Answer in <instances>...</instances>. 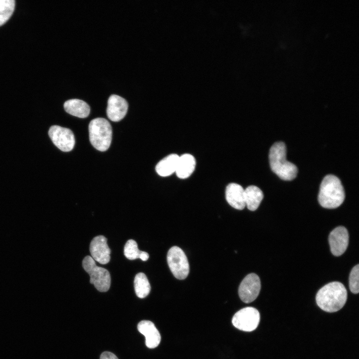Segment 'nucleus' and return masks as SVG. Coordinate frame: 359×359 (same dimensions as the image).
I'll use <instances>...</instances> for the list:
<instances>
[{"instance_id":"obj_10","label":"nucleus","mask_w":359,"mask_h":359,"mask_svg":"<svg viewBox=\"0 0 359 359\" xmlns=\"http://www.w3.org/2000/svg\"><path fill=\"white\" fill-rule=\"evenodd\" d=\"M328 239L332 253L336 256H341L348 246V231L344 226H338L330 232Z\"/></svg>"},{"instance_id":"obj_2","label":"nucleus","mask_w":359,"mask_h":359,"mask_svg":"<svg viewBox=\"0 0 359 359\" xmlns=\"http://www.w3.org/2000/svg\"><path fill=\"white\" fill-rule=\"evenodd\" d=\"M345 193L340 180L333 175L326 176L322 180L318 194V201L324 208L334 209L344 202Z\"/></svg>"},{"instance_id":"obj_15","label":"nucleus","mask_w":359,"mask_h":359,"mask_svg":"<svg viewBox=\"0 0 359 359\" xmlns=\"http://www.w3.org/2000/svg\"><path fill=\"white\" fill-rule=\"evenodd\" d=\"M196 165L195 158L189 154L179 157L176 173L178 178L182 179L189 177L193 172Z\"/></svg>"},{"instance_id":"obj_11","label":"nucleus","mask_w":359,"mask_h":359,"mask_svg":"<svg viewBox=\"0 0 359 359\" xmlns=\"http://www.w3.org/2000/svg\"><path fill=\"white\" fill-rule=\"evenodd\" d=\"M107 241L105 237L98 235L93 238L90 244L91 257L102 264L108 263L110 260L111 250Z\"/></svg>"},{"instance_id":"obj_21","label":"nucleus","mask_w":359,"mask_h":359,"mask_svg":"<svg viewBox=\"0 0 359 359\" xmlns=\"http://www.w3.org/2000/svg\"><path fill=\"white\" fill-rule=\"evenodd\" d=\"M141 251L139 250L137 242L133 240L130 239L126 243L124 253L125 257L129 260H134L139 258Z\"/></svg>"},{"instance_id":"obj_22","label":"nucleus","mask_w":359,"mask_h":359,"mask_svg":"<svg viewBox=\"0 0 359 359\" xmlns=\"http://www.w3.org/2000/svg\"><path fill=\"white\" fill-rule=\"evenodd\" d=\"M349 287L354 294L359 292V265L357 264L352 269L349 276Z\"/></svg>"},{"instance_id":"obj_19","label":"nucleus","mask_w":359,"mask_h":359,"mask_svg":"<svg viewBox=\"0 0 359 359\" xmlns=\"http://www.w3.org/2000/svg\"><path fill=\"white\" fill-rule=\"evenodd\" d=\"M134 283L135 293L139 298H144L149 295L151 286L144 273L141 272L136 274Z\"/></svg>"},{"instance_id":"obj_6","label":"nucleus","mask_w":359,"mask_h":359,"mask_svg":"<svg viewBox=\"0 0 359 359\" xmlns=\"http://www.w3.org/2000/svg\"><path fill=\"white\" fill-rule=\"evenodd\" d=\"M167 262L169 268L177 279H184L189 272V266L186 255L178 246L171 247L167 254Z\"/></svg>"},{"instance_id":"obj_23","label":"nucleus","mask_w":359,"mask_h":359,"mask_svg":"<svg viewBox=\"0 0 359 359\" xmlns=\"http://www.w3.org/2000/svg\"><path fill=\"white\" fill-rule=\"evenodd\" d=\"M100 359H118V358L111 352H104L101 354Z\"/></svg>"},{"instance_id":"obj_16","label":"nucleus","mask_w":359,"mask_h":359,"mask_svg":"<svg viewBox=\"0 0 359 359\" xmlns=\"http://www.w3.org/2000/svg\"><path fill=\"white\" fill-rule=\"evenodd\" d=\"M64 108L66 112L69 114L80 118L87 117L90 111L88 104L78 99H72L65 101Z\"/></svg>"},{"instance_id":"obj_5","label":"nucleus","mask_w":359,"mask_h":359,"mask_svg":"<svg viewBox=\"0 0 359 359\" xmlns=\"http://www.w3.org/2000/svg\"><path fill=\"white\" fill-rule=\"evenodd\" d=\"M82 266L90 275V283L100 292L107 291L110 287L111 277L109 271L96 264L90 256H86L82 261Z\"/></svg>"},{"instance_id":"obj_17","label":"nucleus","mask_w":359,"mask_h":359,"mask_svg":"<svg viewBox=\"0 0 359 359\" xmlns=\"http://www.w3.org/2000/svg\"><path fill=\"white\" fill-rule=\"evenodd\" d=\"M179 157L170 154L161 160L156 166L157 174L162 177L169 176L176 172Z\"/></svg>"},{"instance_id":"obj_20","label":"nucleus","mask_w":359,"mask_h":359,"mask_svg":"<svg viewBox=\"0 0 359 359\" xmlns=\"http://www.w3.org/2000/svg\"><path fill=\"white\" fill-rule=\"evenodd\" d=\"M14 0H0V26L9 19L14 11Z\"/></svg>"},{"instance_id":"obj_24","label":"nucleus","mask_w":359,"mask_h":359,"mask_svg":"<svg viewBox=\"0 0 359 359\" xmlns=\"http://www.w3.org/2000/svg\"><path fill=\"white\" fill-rule=\"evenodd\" d=\"M149 257V255L147 252L141 251L139 258H140L142 261H146L148 259Z\"/></svg>"},{"instance_id":"obj_7","label":"nucleus","mask_w":359,"mask_h":359,"mask_svg":"<svg viewBox=\"0 0 359 359\" xmlns=\"http://www.w3.org/2000/svg\"><path fill=\"white\" fill-rule=\"evenodd\" d=\"M260 322L259 311L252 307H247L237 311L232 319L233 325L237 329L251 332L255 330Z\"/></svg>"},{"instance_id":"obj_3","label":"nucleus","mask_w":359,"mask_h":359,"mask_svg":"<svg viewBox=\"0 0 359 359\" xmlns=\"http://www.w3.org/2000/svg\"><path fill=\"white\" fill-rule=\"evenodd\" d=\"M286 147L282 142L275 143L270 148L269 160L271 169L281 179L292 180L298 173L297 167L286 160Z\"/></svg>"},{"instance_id":"obj_18","label":"nucleus","mask_w":359,"mask_h":359,"mask_svg":"<svg viewBox=\"0 0 359 359\" xmlns=\"http://www.w3.org/2000/svg\"><path fill=\"white\" fill-rule=\"evenodd\" d=\"M263 197L262 191L256 186L250 185L244 189L245 206L251 211L258 208Z\"/></svg>"},{"instance_id":"obj_9","label":"nucleus","mask_w":359,"mask_h":359,"mask_svg":"<svg viewBox=\"0 0 359 359\" xmlns=\"http://www.w3.org/2000/svg\"><path fill=\"white\" fill-rule=\"evenodd\" d=\"M261 289L259 277L255 273L248 274L242 280L238 288L240 299L245 303L254 301L258 297Z\"/></svg>"},{"instance_id":"obj_8","label":"nucleus","mask_w":359,"mask_h":359,"mask_svg":"<svg viewBox=\"0 0 359 359\" xmlns=\"http://www.w3.org/2000/svg\"><path fill=\"white\" fill-rule=\"evenodd\" d=\"M48 135L53 143L61 151L69 152L73 149L75 137L70 129L54 125L50 128Z\"/></svg>"},{"instance_id":"obj_1","label":"nucleus","mask_w":359,"mask_h":359,"mask_svg":"<svg viewBox=\"0 0 359 359\" xmlns=\"http://www.w3.org/2000/svg\"><path fill=\"white\" fill-rule=\"evenodd\" d=\"M347 299V291L341 282H330L322 287L317 292L316 301L323 311L329 313L338 311L345 305Z\"/></svg>"},{"instance_id":"obj_4","label":"nucleus","mask_w":359,"mask_h":359,"mask_svg":"<svg viewBox=\"0 0 359 359\" xmlns=\"http://www.w3.org/2000/svg\"><path fill=\"white\" fill-rule=\"evenodd\" d=\"M88 129L92 145L101 152L107 150L112 141V131L110 123L104 118H95L91 121Z\"/></svg>"},{"instance_id":"obj_13","label":"nucleus","mask_w":359,"mask_h":359,"mask_svg":"<svg viewBox=\"0 0 359 359\" xmlns=\"http://www.w3.org/2000/svg\"><path fill=\"white\" fill-rule=\"evenodd\" d=\"M137 328L139 332L145 337V344L148 348L154 349L158 346L161 337L153 322L148 320L141 321L138 323Z\"/></svg>"},{"instance_id":"obj_12","label":"nucleus","mask_w":359,"mask_h":359,"mask_svg":"<svg viewBox=\"0 0 359 359\" xmlns=\"http://www.w3.org/2000/svg\"><path fill=\"white\" fill-rule=\"evenodd\" d=\"M128 108V103L124 98L113 94L108 100L107 117L112 121L118 122L125 116Z\"/></svg>"},{"instance_id":"obj_14","label":"nucleus","mask_w":359,"mask_h":359,"mask_svg":"<svg viewBox=\"0 0 359 359\" xmlns=\"http://www.w3.org/2000/svg\"><path fill=\"white\" fill-rule=\"evenodd\" d=\"M225 198L229 205L236 209L242 210L245 207L244 189L237 183H230L227 186Z\"/></svg>"}]
</instances>
